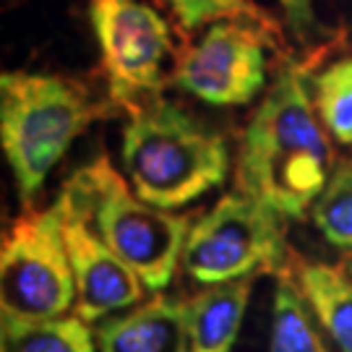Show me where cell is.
<instances>
[{"mask_svg":"<svg viewBox=\"0 0 352 352\" xmlns=\"http://www.w3.org/2000/svg\"><path fill=\"white\" fill-rule=\"evenodd\" d=\"M329 131L305 65L285 63L240 133L235 186L285 219H302L334 173Z\"/></svg>","mask_w":352,"mask_h":352,"instance_id":"cell-1","label":"cell"},{"mask_svg":"<svg viewBox=\"0 0 352 352\" xmlns=\"http://www.w3.org/2000/svg\"><path fill=\"white\" fill-rule=\"evenodd\" d=\"M120 160L131 188L167 212L219 188L230 173L225 136L164 97L131 110Z\"/></svg>","mask_w":352,"mask_h":352,"instance_id":"cell-2","label":"cell"},{"mask_svg":"<svg viewBox=\"0 0 352 352\" xmlns=\"http://www.w3.org/2000/svg\"><path fill=\"white\" fill-rule=\"evenodd\" d=\"M102 115L84 81L58 74L0 76V144L24 209L34 206L52 167Z\"/></svg>","mask_w":352,"mask_h":352,"instance_id":"cell-3","label":"cell"},{"mask_svg":"<svg viewBox=\"0 0 352 352\" xmlns=\"http://www.w3.org/2000/svg\"><path fill=\"white\" fill-rule=\"evenodd\" d=\"M60 196L144 279L146 289L162 292L173 282L177 266H183L190 217L144 201L107 154L78 167Z\"/></svg>","mask_w":352,"mask_h":352,"instance_id":"cell-4","label":"cell"},{"mask_svg":"<svg viewBox=\"0 0 352 352\" xmlns=\"http://www.w3.org/2000/svg\"><path fill=\"white\" fill-rule=\"evenodd\" d=\"M287 219L272 206L232 190L199 222L183 248V272L204 287L256 274H289Z\"/></svg>","mask_w":352,"mask_h":352,"instance_id":"cell-5","label":"cell"},{"mask_svg":"<svg viewBox=\"0 0 352 352\" xmlns=\"http://www.w3.org/2000/svg\"><path fill=\"white\" fill-rule=\"evenodd\" d=\"M65 201L29 206L13 219L0 243V314L45 321L76 308V282L65 248Z\"/></svg>","mask_w":352,"mask_h":352,"instance_id":"cell-6","label":"cell"},{"mask_svg":"<svg viewBox=\"0 0 352 352\" xmlns=\"http://www.w3.org/2000/svg\"><path fill=\"white\" fill-rule=\"evenodd\" d=\"M89 21L100 45L110 102L131 113L157 100L173 81L167 60L177 58L162 13L144 0H89Z\"/></svg>","mask_w":352,"mask_h":352,"instance_id":"cell-7","label":"cell"},{"mask_svg":"<svg viewBox=\"0 0 352 352\" xmlns=\"http://www.w3.org/2000/svg\"><path fill=\"white\" fill-rule=\"evenodd\" d=\"M264 34V29L243 21L206 26L193 45L177 52L173 84L206 104H248L266 87Z\"/></svg>","mask_w":352,"mask_h":352,"instance_id":"cell-8","label":"cell"},{"mask_svg":"<svg viewBox=\"0 0 352 352\" xmlns=\"http://www.w3.org/2000/svg\"><path fill=\"white\" fill-rule=\"evenodd\" d=\"M65 212V248L76 282L74 314L94 324L123 308L139 305L146 295L144 279L94 232L81 214L68 206V201Z\"/></svg>","mask_w":352,"mask_h":352,"instance_id":"cell-9","label":"cell"},{"mask_svg":"<svg viewBox=\"0 0 352 352\" xmlns=\"http://www.w3.org/2000/svg\"><path fill=\"white\" fill-rule=\"evenodd\" d=\"M100 352H188V305L154 295L97 327Z\"/></svg>","mask_w":352,"mask_h":352,"instance_id":"cell-10","label":"cell"},{"mask_svg":"<svg viewBox=\"0 0 352 352\" xmlns=\"http://www.w3.org/2000/svg\"><path fill=\"white\" fill-rule=\"evenodd\" d=\"M253 277L204 287L188 305V352H232L251 300Z\"/></svg>","mask_w":352,"mask_h":352,"instance_id":"cell-11","label":"cell"},{"mask_svg":"<svg viewBox=\"0 0 352 352\" xmlns=\"http://www.w3.org/2000/svg\"><path fill=\"white\" fill-rule=\"evenodd\" d=\"M302 298L340 352H352V274L321 261H295L289 269Z\"/></svg>","mask_w":352,"mask_h":352,"instance_id":"cell-12","label":"cell"},{"mask_svg":"<svg viewBox=\"0 0 352 352\" xmlns=\"http://www.w3.org/2000/svg\"><path fill=\"white\" fill-rule=\"evenodd\" d=\"M91 324L81 316H58L45 321L3 318V352H94Z\"/></svg>","mask_w":352,"mask_h":352,"instance_id":"cell-13","label":"cell"},{"mask_svg":"<svg viewBox=\"0 0 352 352\" xmlns=\"http://www.w3.org/2000/svg\"><path fill=\"white\" fill-rule=\"evenodd\" d=\"M269 352H329L327 342L318 331V318L302 298L292 274L277 277Z\"/></svg>","mask_w":352,"mask_h":352,"instance_id":"cell-14","label":"cell"},{"mask_svg":"<svg viewBox=\"0 0 352 352\" xmlns=\"http://www.w3.org/2000/svg\"><path fill=\"white\" fill-rule=\"evenodd\" d=\"M316 113L342 146H352V55L329 63L311 81Z\"/></svg>","mask_w":352,"mask_h":352,"instance_id":"cell-15","label":"cell"},{"mask_svg":"<svg viewBox=\"0 0 352 352\" xmlns=\"http://www.w3.org/2000/svg\"><path fill=\"white\" fill-rule=\"evenodd\" d=\"M311 219L327 243L352 251V160L334 164L329 186L311 209Z\"/></svg>","mask_w":352,"mask_h":352,"instance_id":"cell-16","label":"cell"},{"mask_svg":"<svg viewBox=\"0 0 352 352\" xmlns=\"http://www.w3.org/2000/svg\"><path fill=\"white\" fill-rule=\"evenodd\" d=\"M173 13L180 32H196L217 21H248L264 32H277L279 26L253 0H157Z\"/></svg>","mask_w":352,"mask_h":352,"instance_id":"cell-17","label":"cell"},{"mask_svg":"<svg viewBox=\"0 0 352 352\" xmlns=\"http://www.w3.org/2000/svg\"><path fill=\"white\" fill-rule=\"evenodd\" d=\"M285 11V21L298 34V39H308L318 34V19L314 11V0H277Z\"/></svg>","mask_w":352,"mask_h":352,"instance_id":"cell-18","label":"cell"},{"mask_svg":"<svg viewBox=\"0 0 352 352\" xmlns=\"http://www.w3.org/2000/svg\"><path fill=\"white\" fill-rule=\"evenodd\" d=\"M347 272H350V274H352V261H350V266H347Z\"/></svg>","mask_w":352,"mask_h":352,"instance_id":"cell-19","label":"cell"}]
</instances>
